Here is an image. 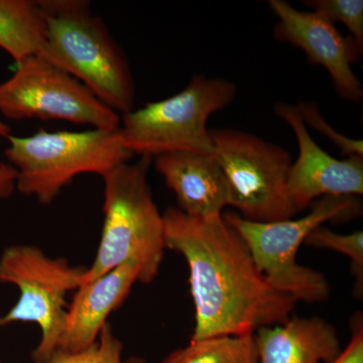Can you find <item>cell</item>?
I'll return each mask as SVG.
<instances>
[{
  "label": "cell",
  "mask_w": 363,
  "mask_h": 363,
  "mask_svg": "<svg viewBox=\"0 0 363 363\" xmlns=\"http://www.w3.org/2000/svg\"><path fill=\"white\" fill-rule=\"evenodd\" d=\"M162 216L167 250L187 262L195 307L191 340L252 335L292 316L298 301L269 283L223 217L196 218L178 208H168Z\"/></svg>",
  "instance_id": "6da1fadb"
},
{
  "label": "cell",
  "mask_w": 363,
  "mask_h": 363,
  "mask_svg": "<svg viewBox=\"0 0 363 363\" xmlns=\"http://www.w3.org/2000/svg\"><path fill=\"white\" fill-rule=\"evenodd\" d=\"M152 157L123 162L102 177L104 221L96 255L84 283L124 264H135L138 283L150 284L161 269L166 240L164 216L147 182Z\"/></svg>",
  "instance_id": "7a4b0ae2"
},
{
  "label": "cell",
  "mask_w": 363,
  "mask_h": 363,
  "mask_svg": "<svg viewBox=\"0 0 363 363\" xmlns=\"http://www.w3.org/2000/svg\"><path fill=\"white\" fill-rule=\"evenodd\" d=\"M47 40L66 71L112 111H133L130 64L104 21L85 0H40Z\"/></svg>",
  "instance_id": "3957f363"
},
{
  "label": "cell",
  "mask_w": 363,
  "mask_h": 363,
  "mask_svg": "<svg viewBox=\"0 0 363 363\" xmlns=\"http://www.w3.org/2000/svg\"><path fill=\"white\" fill-rule=\"evenodd\" d=\"M6 156L18 171L16 189L50 205L75 177H104L133 156L118 130L45 131L18 138L9 135Z\"/></svg>",
  "instance_id": "277c9868"
},
{
  "label": "cell",
  "mask_w": 363,
  "mask_h": 363,
  "mask_svg": "<svg viewBox=\"0 0 363 363\" xmlns=\"http://www.w3.org/2000/svg\"><path fill=\"white\" fill-rule=\"evenodd\" d=\"M359 209L354 196H325L315 201L309 214L298 219L259 223L229 212L222 217L240 234L259 271L277 291L298 302L320 303L330 296V285L321 272L298 264V248L317 227L352 218Z\"/></svg>",
  "instance_id": "5b68a950"
},
{
  "label": "cell",
  "mask_w": 363,
  "mask_h": 363,
  "mask_svg": "<svg viewBox=\"0 0 363 363\" xmlns=\"http://www.w3.org/2000/svg\"><path fill=\"white\" fill-rule=\"evenodd\" d=\"M236 92V85L225 79L194 76L174 96L123 114L124 147L133 156L152 159L171 152L213 155L208 119L228 106Z\"/></svg>",
  "instance_id": "8992f818"
},
{
  "label": "cell",
  "mask_w": 363,
  "mask_h": 363,
  "mask_svg": "<svg viewBox=\"0 0 363 363\" xmlns=\"http://www.w3.org/2000/svg\"><path fill=\"white\" fill-rule=\"evenodd\" d=\"M86 272L87 267L49 257L33 245H11L0 255V284L14 286L20 292L18 302L0 316V327L38 325L40 337L33 351V362H43L58 350L67 296L83 285Z\"/></svg>",
  "instance_id": "52a82bcc"
},
{
  "label": "cell",
  "mask_w": 363,
  "mask_h": 363,
  "mask_svg": "<svg viewBox=\"0 0 363 363\" xmlns=\"http://www.w3.org/2000/svg\"><path fill=\"white\" fill-rule=\"evenodd\" d=\"M213 156L228 187L229 206L248 221L269 223L294 218L286 192L292 156L259 136L236 130H210Z\"/></svg>",
  "instance_id": "ba28073f"
},
{
  "label": "cell",
  "mask_w": 363,
  "mask_h": 363,
  "mask_svg": "<svg viewBox=\"0 0 363 363\" xmlns=\"http://www.w3.org/2000/svg\"><path fill=\"white\" fill-rule=\"evenodd\" d=\"M16 65L13 75L0 83V113L6 118L58 119L118 130L119 114L68 72L40 57H30Z\"/></svg>",
  "instance_id": "9c48e42d"
},
{
  "label": "cell",
  "mask_w": 363,
  "mask_h": 363,
  "mask_svg": "<svg viewBox=\"0 0 363 363\" xmlns=\"http://www.w3.org/2000/svg\"><path fill=\"white\" fill-rule=\"evenodd\" d=\"M269 6L279 20L277 40L300 48L310 63L324 67L339 96L353 104L362 101V84L351 69L362 55L357 42L350 35L343 38L333 23L316 11H298L284 0H271Z\"/></svg>",
  "instance_id": "30bf717a"
},
{
  "label": "cell",
  "mask_w": 363,
  "mask_h": 363,
  "mask_svg": "<svg viewBox=\"0 0 363 363\" xmlns=\"http://www.w3.org/2000/svg\"><path fill=\"white\" fill-rule=\"evenodd\" d=\"M274 113L290 125L298 140V157L289 172L286 192L296 213L325 196L363 194V157L337 160L317 145L297 105L278 104Z\"/></svg>",
  "instance_id": "8fae6325"
},
{
  "label": "cell",
  "mask_w": 363,
  "mask_h": 363,
  "mask_svg": "<svg viewBox=\"0 0 363 363\" xmlns=\"http://www.w3.org/2000/svg\"><path fill=\"white\" fill-rule=\"evenodd\" d=\"M138 283L135 264H124L83 284L67 307L57 351L76 352L97 340L111 313L118 309Z\"/></svg>",
  "instance_id": "7c38bea8"
},
{
  "label": "cell",
  "mask_w": 363,
  "mask_h": 363,
  "mask_svg": "<svg viewBox=\"0 0 363 363\" xmlns=\"http://www.w3.org/2000/svg\"><path fill=\"white\" fill-rule=\"evenodd\" d=\"M152 161L175 193L178 209L183 213L196 218H216L229 206L225 177L213 155L171 152Z\"/></svg>",
  "instance_id": "4fadbf2b"
},
{
  "label": "cell",
  "mask_w": 363,
  "mask_h": 363,
  "mask_svg": "<svg viewBox=\"0 0 363 363\" xmlns=\"http://www.w3.org/2000/svg\"><path fill=\"white\" fill-rule=\"evenodd\" d=\"M259 363H330L340 354L338 332L319 317L292 315L255 331Z\"/></svg>",
  "instance_id": "5bb4252c"
},
{
  "label": "cell",
  "mask_w": 363,
  "mask_h": 363,
  "mask_svg": "<svg viewBox=\"0 0 363 363\" xmlns=\"http://www.w3.org/2000/svg\"><path fill=\"white\" fill-rule=\"evenodd\" d=\"M0 48L16 63L30 57H40L66 71L63 62L48 43L39 1L0 0Z\"/></svg>",
  "instance_id": "9a60e30c"
},
{
  "label": "cell",
  "mask_w": 363,
  "mask_h": 363,
  "mask_svg": "<svg viewBox=\"0 0 363 363\" xmlns=\"http://www.w3.org/2000/svg\"><path fill=\"white\" fill-rule=\"evenodd\" d=\"M161 363H259L255 334L222 335L191 340L172 351Z\"/></svg>",
  "instance_id": "2e32d148"
},
{
  "label": "cell",
  "mask_w": 363,
  "mask_h": 363,
  "mask_svg": "<svg viewBox=\"0 0 363 363\" xmlns=\"http://www.w3.org/2000/svg\"><path fill=\"white\" fill-rule=\"evenodd\" d=\"M305 245L321 250L342 253L351 262V272L355 278L354 292L362 297L363 292V233L357 230L350 234L334 233L322 225L309 234Z\"/></svg>",
  "instance_id": "e0dca14e"
},
{
  "label": "cell",
  "mask_w": 363,
  "mask_h": 363,
  "mask_svg": "<svg viewBox=\"0 0 363 363\" xmlns=\"http://www.w3.org/2000/svg\"><path fill=\"white\" fill-rule=\"evenodd\" d=\"M123 353V342L107 323L89 347L76 352L56 351L47 359L35 363H124Z\"/></svg>",
  "instance_id": "ac0fdd59"
},
{
  "label": "cell",
  "mask_w": 363,
  "mask_h": 363,
  "mask_svg": "<svg viewBox=\"0 0 363 363\" xmlns=\"http://www.w3.org/2000/svg\"><path fill=\"white\" fill-rule=\"evenodd\" d=\"M312 11L321 13L331 23H343L350 37L363 49L362 0H308L303 1Z\"/></svg>",
  "instance_id": "d6986e66"
},
{
  "label": "cell",
  "mask_w": 363,
  "mask_h": 363,
  "mask_svg": "<svg viewBox=\"0 0 363 363\" xmlns=\"http://www.w3.org/2000/svg\"><path fill=\"white\" fill-rule=\"evenodd\" d=\"M297 107L306 125L311 126L313 130L326 136L340 149L343 156L363 157L362 140L347 138L332 128L330 124L327 123L326 119L320 112L319 105L316 102L302 101L297 105Z\"/></svg>",
  "instance_id": "ffe728a7"
},
{
  "label": "cell",
  "mask_w": 363,
  "mask_h": 363,
  "mask_svg": "<svg viewBox=\"0 0 363 363\" xmlns=\"http://www.w3.org/2000/svg\"><path fill=\"white\" fill-rule=\"evenodd\" d=\"M330 363H363V319L357 313L351 319V338L347 346Z\"/></svg>",
  "instance_id": "44dd1931"
},
{
  "label": "cell",
  "mask_w": 363,
  "mask_h": 363,
  "mask_svg": "<svg viewBox=\"0 0 363 363\" xmlns=\"http://www.w3.org/2000/svg\"><path fill=\"white\" fill-rule=\"evenodd\" d=\"M18 171L13 164L0 162V200L7 199L16 189Z\"/></svg>",
  "instance_id": "7402d4cb"
},
{
  "label": "cell",
  "mask_w": 363,
  "mask_h": 363,
  "mask_svg": "<svg viewBox=\"0 0 363 363\" xmlns=\"http://www.w3.org/2000/svg\"><path fill=\"white\" fill-rule=\"evenodd\" d=\"M11 131L9 126L0 119V136H2V138H9V136L11 135Z\"/></svg>",
  "instance_id": "603a6c76"
},
{
  "label": "cell",
  "mask_w": 363,
  "mask_h": 363,
  "mask_svg": "<svg viewBox=\"0 0 363 363\" xmlns=\"http://www.w3.org/2000/svg\"><path fill=\"white\" fill-rule=\"evenodd\" d=\"M124 363H147L142 357H133L124 360Z\"/></svg>",
  "instance_id": "cb8c5ba5"
}]
</instances>
